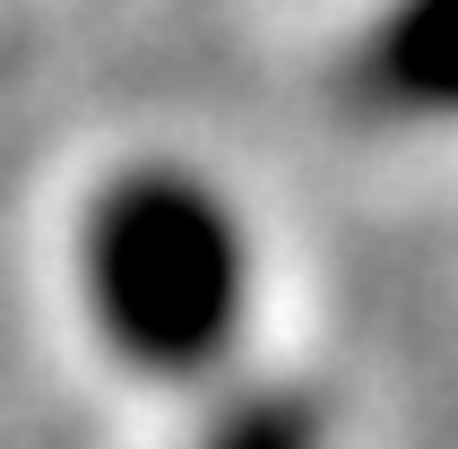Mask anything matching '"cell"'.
I'll list each match as a JSON object with an SVG mask.
<instances>
[{"label":"cell","instance_id":"cell-2","mask_svg":"<svg viewBox=\"0 0 458 449\" xmlns=\"http://www.w3.org/2000/svg\"><path fill=\"white\" fill-rule=\"evenodd\" d=\"M355 96L389 122H458V0H381L355 44Z\"/></svg>","mask_w":458,"mask_h":449},{"label":"cell","instance_id":"cell-3","mask_svg":"<svg viewBox=\"0 0 458 449\" xmlns=\"http://www.w3.org/2000/svg\"><path fill=\"white\" fill-rule=\"evenodd\" d=\"M199 449H329V424H320V398L277 380V389H242V398L199 432Z\"/></svg>","mask_w":458,"mask_h":449},{"label":"cell","instance_id":"cell-1","mask_svg":"<svg viewBox=\"0 0 458 449\" xmlns=\"http://www.w3.org/2000/svg\"><path fill=\"white\" fill-rule=\"evenodd\" d=\"M78 276L104 346L139 372L191 380L225 363L251 311V233L216 182L139 165L104 182L78 224Z\"/></svg>","mask_w":458,"mask_h":449}]
</instances>
